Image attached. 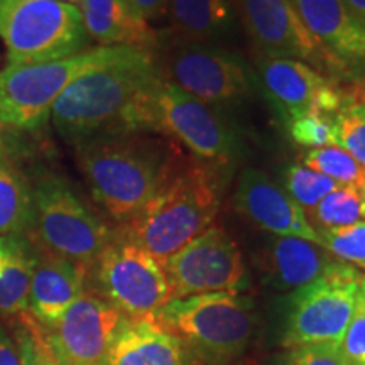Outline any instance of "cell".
<instances>
[{
  "mask_svg": "<svg viewBox=\"0 0 365 365\" xmlns=\"http://www.w3.org/2000/svg\"><path fill=\"white\" fill-rule=\"evenodd\" d=\"M159 327L210 360L234 359L252 335V314L239 293H208L171 299L154 314Z\"/></svg>",
  "mask_w": 365,
  "mask_h": 365,
  "instance_id": "obj_8",
  "label": "cell"
},
{
  "mask_svg": "<svg viewBox=\"0 0 365 365\" xmlns=\"http://www.w3.org/2000/svg\"><path fill=\"white\" fill-rule=\"evenodd\" d=\"M339 259L322 245L299 237H277L262 250L261 266L279 289H299L325 274Z\"/></svg>",
  "mask_w": 365,
  "mask_h": 365,
  "instance_id": "obj_19",
  "label": "cell"
},
{
  "mask_svg": "<svg viewBox=\"0 0 365 365\" xmlns=\"http://www.w3.org/2000/svg\"><path fill=\"white\" fill-rule=\"evenodd\" d=\"M4 267H6V254H4L2 245H0V276H2Z\"/></svg>",
  "mask_w": 365,
  "mask_h": 365,
  "instance_id": "obj_39",
  "label": "cell"
},
{
  "mask_svg": "<svg viewBox=\"0 0 365 365\" xmlns=\"http://www.w3.org/2000/svg\"><path fill=\"white\" fill-rule=\"evenodd\" d=\"M164 75L150 51L134 49L120 61L81 76L53 105L54 129L73 148L102 137L154 132Z\"/></svg>",
  "mask_w": 365,
  "mask_h": 365,
  "instance_id": "obj_1",
  "label": "cell"
},
{
  "mask_svg": "<svg viewBox=\"0 0 365 365\" xmlns=\"http://www.w3.org/2000/svg\"><path fill=\"white\" fill-rule=\"evenodd\" d=\"M33 223V186L9 159L0 161V237L24 235Z\"/></svg>",
  "mask_w": 365,
  "mask_h": 365,
  "instance_id": "obj_23",
  "label": "cell"
},
{
  "mask_svg": "<svg viewBox=\"0 0 365 365\" xmlns=\"http://www.w3.org/2000/svg\"><path fill=\"white\" fill-rule=\"evenodd\" d=\"M0 245L6 254V267L0 276V317H16L27 312L34 245L27 234L0 237Z\"/></svg>",
  "mask_w": 365,
  "mask_h": 365,
  "instance_id": "obj_22",
  "label": "cell"
},
{
  "mask_svg": "<svg viewBox=\"0 0 365 365\" xmlns=\"http://www.w3.org/2000/svg\"><path fill=\"white\" fill-rule=\"evenodd\" d=\"M349 93L352 95V97L357 100V102L365 105V71L362 73V76H360V78H357V81H355L352 90H350Z\"/></svg>",
  "mask_w": 365,
  "mask_h": 365,
  "instance_id": "obj_36",
  "label": "cell"
},
{
  "mask_svg": "<svg viewBox=\"0 0 365 365\" xmlns=\"http://www.w3.org/2000/svg\"><path fill=\"white\" fill-rule=\"evenodd\" d=\"M159 66L185 93L225 112L259 90L254 66L218 44H171Z\"/></svg>",
  "mask_w": 365,
  "mask_h": 365,
  "instance_id": "obj_10",
  "label": "cell"
},
{
  "mask_svg": "<svg viewBox=\"0 0 365 365\" xmlns=\"http://www.w3.org/2000/svg\"><path fill=\"white\" fill-rule=\"evenodd\" d=\"M252 66L262 97L284 125L308 113L335 115L345 100L335 80L303 61L257 54Z\"/></svg>",
  "mask_w": 365,
  "mask_h": 365,
  "instance_id": "obj_14",
  "label": "cell"
},
{
  "mask_svg": "<svg viewBox=\"0 0 365 365\" xmlns=\"http://www.w3.org/2000/svg\"><path fill=\"white\" fill-rule=\"evenodd\" d=\"M355 188L359 190V195H360V202H362V217L365 218V171H364V176L360 178L359 185L355 186Z\"/></svg>",
  "mask_w": 365,
  "mask_h": 365,
  "instance_id": "obj_37",
  "label": "cell"
},
{
  "mask_svg": "<svg viewBox=\"0 0 365 365\" xmlns=\"http://www.w3.org/2000/svg\"><path fill=\"white\" fill-rule=\"evenodd\" d=\"M333 117L323 113H308L296 118L289 125V135L296 144L309 149H319L325 145H335V129Z\"/></svg>",
  "mask_w": 365,
  "mask_h": 365,
  "instance_id": "obj_30",
  "label": "cell"
},
{
  "mask_svg": "<svg viewBox=\"0 0 365 365\" xmlns=\"http://www.w3.org/2000/svg\"><path fill=\"white\" fill-rule=\"evenodd\" d=\"M0 39L9 65H36L86 51L80 9L58 0H0Z\"/></svg>",
  "mask_w": 365,
  "mask_h": 365,
  "instance_id": "obj_7",
  "label": "cell"
},
{
  "mask_svg": "<svg viewBox=\"0 0 365 365\" xmlns=\"http://www.w3.org/2000/svg\"><path fill=\"white\" fill-rule=\"evenodd\" d=\"M340 185L322 173L309 170L307 166H291L284 173V188L291 198L304 212H312L317 205Z\"/></svg>",
  "mask_w": 365,
  "mask_h": 365,
  "instance_id": "obj_27",
  "label": "cell"
},
{
  "mask_svg": "<svg viewBox=\"0 0 365 365\" xmlns=\"http://www.w3.org/2000/svg\"><path fill=\"white\" fill-rule=\"evenodd\" d=\"M0 365H24L19 345L14 344L2 327H0Z\"/></svg>",
  "mask_w": 365,
  "mask_h": 365,
  "instance_id": "obj_34",
  "label": "cell"
},
{
  "mask_svg": "<svg viewBox=\"0 0 365 365\" xmlns=\"http://www.w3.org/2000/svg\"><path fill=\"white\" fill-rule=\"evenodd\" d=\"M107 365H185V345L153 318H124Z\"/></svg>",
  "mask_w": 365,
  "mask_h": 365,
  "instance_id": "obj_20",
  "label": "cell"
},
{
  "mask_svg": "<svg viewBox=\"0 0 365 365\" xmlns=\"http://www.w3.org/2000/svg\"><path fill=\"white\" fill-rule=\"evenodd\" d=\"M4 127L6 125L0 122V161L7 159V145H6V139H4Z\"/></svg>",
  "mask_w": 365,
  "mask_h": 365,
  "instance_id": "obj_38",
  "label": "cell"
},
{
  "mask_svg": "<svg viewBox=\"0 0 365 365\" xmlns=\"http://www.w3.org/2000/svg\"><path fill=\"white\" fill-rule=\"evenodd\" d=\"M134 49L98 46L58 61L7 65L0 70V122L21 130L39 129L68 86L91 71L120 61Z\"/></svg>",
  "mask_w": 365,
  "mask_h": 365,
  "instance_id": "obj_4",
  "label": "cell"
},
{
  "mask_svg": "<svg viewBox=\"0 0 365 365\" xmlns=\"http://www.w3.org/2000/svg\"><path fill=\"white\" fill-rule=\"evenodd\" d=\"M308 31L349 70L365 71V29L344 0H291Z\"/></svg>",
  "mask_w": 365,
  "mask_h": 365,
  "instance_id": "obj_18",
  "label": "cell"
},
{
  "mask_svg": "<svg viewBox=\"0 0 365 365\" xmlns=\"http://www.w3.org/2000/svg\"><path fill=\"white\" fill-rule=\"evenodd\" d=\"M222 188L225 186L217 176L185 156L154 198L118 230L163 266L212 227Z\"/></svg>",
  "mask_w": 365,
  "mask_h": 365,
  "instance_id": "obj_3",
  "label": "cell"
},
{
  "mask_svg": "<svg viewBox=\"0 0 365 365\" xmlns=\"http://www.w3.org/2000/svg\"><path fill=\"white\" fill-rule=\"evenodd\" d=\"M235 207L254 225L277 237H299L319 245V235L303 208L264 171L247 168L237 181Z\"/></svg>",
  "mask_w": 365,
  "mask_h": 365,
  "instance_id": "obj_16",
  "label": "cell"
},
{
  "mask_svg": "<svg viewBox=\"0 0 365 365\" xmlns=\"http://www.w3.org/2000/svg\"><path fill=\"white\" fill-rule=\"evenodd\" d=\"M319 245L339 261L365 269V222L318 232Z\"/></svg>",
  "mask_w": 365,
  "mask_h": 365,
  "instance_id": "obj_28",
  "label": "cell"
},
{
  "mask_svg": "<svg viewBox=\"0 0 365 365\" xmlns=\"http://www.w3.org/2000/svg\"><path fill=\"white\" fill-rule=\"evenodd\" d=\"M22 330L19 331V349L24 365H65L56 359L44 339L43 328L29 313L19 314Z\"/></svg>",
  "mask_w": 365,
  "mask_h": 365,
  "instance_id": "obj_29",
  "label": "cell"
},
{
  "mask_svg": "<svg viewBox=\"0 0 365 365\" xmlns=\"http://www.w3.org/2000/svg\"><path fill=\"white\" fill-rule=\"evenodd\" d=\"M171 299L208 293H237L247 287L240 249L223 228L210 227L163 264Z\"/></svg>",
  "mask_w": 365,
  "mask_h": 365,
  "instance_id": "obj_13",
  "label": "cell"
},
{
  "mask_svg": "<svg viewBox=\"0 0 365 365\" xmlns=\"http://www.w3.org/2000/svg\"><path fill=\"white\" fill-rule=\"evenodd\" d=\"M344 4L354 16V19L365 29V0H344Z\"/></svg>",
  "mask_w": 365,
  "mask_h": 365,
  "instance_id": "obj_35",
  "label": "cell"
},
{
  "mask_svg": "<svg viewBox=\"0 0 365 365\" xmlns=\"http://www.w3.org/2000/svg\"><path fill=\"white\" fill-rule=\"evenodd\" d=\"M335 145L352 156L365 168V105L346 91L344 103L333 117Z\"/></svg>",
  "mask_w": 365,
  "mask_h": 365,
  "instance_id": "obj_25",
  "label": "cell"
},
{
  "mask_svg": "<svg viewBox=\"0 0 365 365\" xmlns=\"http://www.w3.org/2000/svg\"><path fill=\"white\" fill-rule=\"evenodd\" d=\"M314 230L323 232L330 228L352 225L362 217V202L355 186H339L328 193L312 212Z\"/></svg>",
  "mask_w": 365,
  "mask_h": 365,
  "instance_id": "obj_24",
  "label": "cell"
},
{
  "mask_svg": "<svg viewBox=\"0 0 365 365\" xmlns=\"http://www.w3.org/2000/svg\"><path fill=\"white\" fill-rule=\"evenodd\" d=\"M281 365H345L340 345L314 344L289 349Z\"/></svg>",
  "mask_w": 365,
  "mask_h": 365,
  "instance_id": "obj_32",
  "label": "cell"
},
{
  "mask_svg": "<svg viewBox=\"0 0 365 365\" xmlns=\"http://www.w3.org/2000/svg\"><path fill=\"white\" fill-rule=\"evenodd\" d=\"M171 44H218L235 31L232 0H170Z\"/></svg>",
  "mask_w": 365,
  "mask_h": 365,
  "instance_id": "obj_21",
  "label": "cell"
},
{
  "mask_svg": "<svg viewBox=\"0 0 365 365\" xmlns=\"http://www.w3.org/2000/svg\"><path fill=\"white\" fill-rule=\"evenodd\" d=\"M303 164L309 170L328 176L340 186H357L365 171V168L339 145L309 149L304 154Z\"/></svg>",
  "mask_w": 365,
  "mask_h": 365,
  "instance_id": "obj_26",
  "label": "cell"
},
{
  "mask_svg": "<svg viewBox=\"0 0 365 365\" xmlns=\"http://www.w3.org/2000/svg\"><path fill=\"white\" fill-rule=\"evenodd\" d=\"M364 274L336 261L319 279L294 291L282 344L287 349L314 344L340 345L352 318Z\"/></svg>",
  "mask_w": 365,
  "mask_h": 365,
  "instance_id": "obj_11",
  "label": "cell"
},
{
  "mask_svg": "<svg viewBox=\"0 0 365 365\" xmlns=\"http://www.w3.org/2000/svg\"><path fill=\"white\" fill-rule=\"evenodd\" d=\"M129 7L144 21L158 19L168 14L170 0H127Z\"/></svg>",
  "mask_w": 365,
  "mask_h": 365,
  "instance_id": "obj_33",
  "label": "cell"
},
{
  "mask_svg": "<svg viewBox=\"0 0 365 365\" xmlns=\"http://www.w3.org/2000/svg\"><path fill=\"white\" fill-rule=\"evenodd\" d=\"M158 127L223 186L239 166L244 143L232 117L185 93L166 78L158 93Z\"/></svg>",
  "mask_w": 365,
  "mask_h": 365,
  "instance_id": "obj_6",
  "label": "cell"
},
{
  "mask_svg": "<svg viewBox=\"0 0 365 365\" xmlns=\"http://www.w3.org/2000/svg\"><path fill=\"white\" fill-rule=\"evenodd\" d=\"M125 2H127V0H125Z\"/></svg>",
  "mask_w": 365,
  "mask_h": 365,
  "instance_id": "obj_40",
  "label": "cell"
},
{
  "mask_svg": "<svg viewBox=\"0 0 365 365\" xmlns=\"http://www.w3.org/2000/svg\"><path fill=\"white\" fill-rule=\"evenodd\" d=\"M345 365H365V276L360 281L352 318L340 344Z\"/></svg>",
  "mask_w": 365,
  "mask_h": 365,
  "instance_id": "obj_31",
  "label": "cell"
},
{
  "mask_svg": "<svg viewBox=\"0 0 365 365\" xmlns=\"http://www.w3.org/2000/svg\"><path fill=\"white\" fill-rule=\"evenodd\" d=\"M124 318L107 299L85 289L53 327L41 328L61 364L107 365L108 352Z\"/></svg>",
  "mask_w": 365,
  "mask_h": 365,
  "instance_id": "obj_15",
  "label": "cell"
},
{
  "mask_svg": "<svg viewBox=\"0 0 365 365\" xmlns=\"http://www.w3.org/2000/svg\"><path fill=\"white\" fill-rule=\"evenodd\" d=\"M235 6L259 56L303 61L331 80L352 76L309 33L291 0H235Z\"/></svg>",
  "mask_w": 365,
  "mask_h": 365,
  "instance_id": "obj_12",
  "label": "cell"
},
{
  "mask_svg": "<svg viewBox=\"0 0 365 365\" xmlns=\"http://www.w3.org/2000/svg\"><path fill=\"white\" fill-rule=\"evenodd\" d=\"M31 186L33 223L27 237L34 247L90 269L113 230L86 207L65 176L43 173Z\"/></svg>",
  "mask_w": 365,
  "mask_h": 365,
  "instance_id": "obj_5",
  "label": "cell"
},
{
  "mask_svg": "<svg viewBox=\"0 0 365 365\" xmlns=\"http://www.w3.org/2000/svg\"><path fill=\"white\" fill-rule=\"evenodd\" d=\"M127 318H153L171 301V291L161 264L120 230L90 267L88 282Z\"/></svg>",
  "mask_w": 365,
  "mask_h": 365,
  "instance_id": "obj_9",
  "label": "cell"
},
{
  "mask_svg": "<svg viewBox=\"0 0 365 365\" xmlns=\"http://www.w3.org/2000/svg\"><path fill=\"white\" fill-rule=\"evenodd\" d=\"M88 272L80 264L34 247L27 313L43 328L53 327L86 289Z\"/></svg>",
  "mask_w": 365,
  "mask_h": 365,
  "instance_id": "obj_17",
  "label": "cell"
},
{
  "mask_svg": "<svg viewBox=\"0 0 365 365\" xmlns=\"http://www.w3.org/2000/svg\"><path fill=\"white\" fill-rule=\"evenodd\" d=\"M75 156L95 202L125 225L163 188L186 154L170 137L137 132L88 140L76 145Z\"/></svg>",
  "mask_w": 365,
  "mask_h": 365,
  "instance_id": "obj_2",
  "label": "cell"
}]
</instances>
